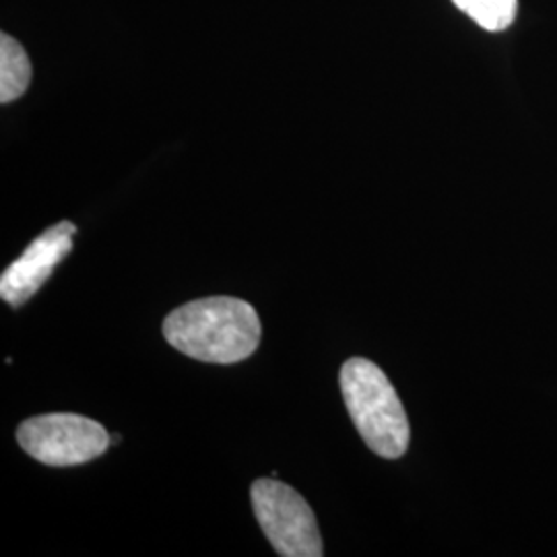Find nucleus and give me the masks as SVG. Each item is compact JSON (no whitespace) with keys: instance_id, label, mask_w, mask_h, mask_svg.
<instances>
[{"instance_id":"nucleus-7","label":"nucleus","mask_w":557,"mask_h":557,"mask_svg":"<svg viewBox=\"0 0 557 557\" xmlns=\"http://www.w3.org/2000/svg\"><path fill=\"white\" fill-rule=\"evenodd\" d=\"M479 27L487 32H502L517 17L518 0H453Z\"/></svg>"},{"instance_id":"nucleus-6","label":"nucleus","mask_w":557,"mask_h":557,"mask_svg":"<svg viewBox=\"0 0 557 557\" xmlns=\"http://www.w3.org/2000/svg\"><path fill=\"white\" fill-rule=\"evenodd\" d=\"M32 83V62L20 41L0 36V103L20 100Z\"/></svg>"},{"instance_id":"nucleus-2","label":"nucleus","mask_w":557,"mask_h":557,"mask_svg":"<svg viewBox=\"0 0 557 557\" xmlns=\"http://www.w3.org/2000/svg\"><path fill=\"white\" fill-rule=\"evenodd\" d=\"M341 393L359 436L382 458L403 457L409 448V419L395 386L370 359H347Z\"/></svg>"},{"instance_id":"nucleus-5","label":"nucleus","mask_w":557,"mask_h":557,"mask_svg":"<svg viewBox=\"0 0 557 557\" xmlns=\"http://www.w3.org/2000/svg\"><path fill=\"white\" fill-rule=\"evenodd\" d=\"M77 234V225L71 221H60L48 227L44 234L34 239L21 255L11 262L0 277V296L11 306H23L34 298L41 285L54 273L60 260L64 259L73 248V236Z\"/></svg>"},{"instance_id":"nucleus-3","label":"nucleus","mask_w":557,"mask_h":557,"mask_svg":"<svg viewBox=\"0 0 557 557\" xmlns=\"http://www.w3.org/2000/svg\"><path fill=\"white\" fill-rule=\"evenodd\" d=\"M250 496L260 529L278 556H324L317 517L294 487L278 479H259Z\"/></svg>"},{"instance_id":"nucleus-1","label":"nucleus","mask_w":557,"mask_h":557,"mask_svg":"<svg viewBox=\"0 0 557 557\" xmlns=\"http://www.w3.org/2000/svg\"><path fill=\"white\" fill-rule=\"evenodd\" d=\"M257 310L238 298L195 299L163 320V337L188 358L207 363H238L250 358L260 343Z\"/></svg>"},{"instance_id":"nucleus-4","label":"nucleus","mask_w":557,"mask_h":557,"mask_svg":"<svg viewBox=\"0 0 557 557\" xmlns=\"http://www.w3.org/2000/svg\"><path fill=\"white\" fill-rule=\"evenodd\" d=\"M20 446L48 467H75L101 457L110 434L94 419L75 413H48L23 421L17 430Z\"/></svg>"}]
</instances>
